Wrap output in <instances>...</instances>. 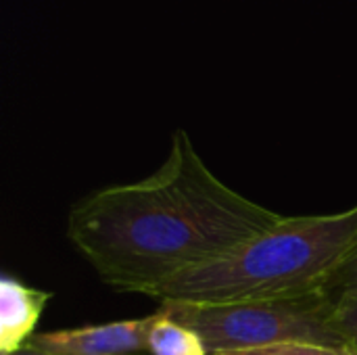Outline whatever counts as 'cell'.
Here are the masks:
<instances>
[{"mask_svg": "<svg viewBox=\"0 0 357 355\" xmlns=\"http://www.w3.org/2000/svg\"><path fill=\"white\" fill-rule=\"evenodd\" d=\"M280 213L220 180L176 130L155 174L96 188L71 205L67 241L117 293L153 295L199 264L266 232Z\"/></svg>", "mask_w": 357, "mask_h": 355, "instance_id": "cell-1", "label": "cell"}, {"mask_svg": "<svg viewBox=\"0 0 357 355\" xmlns=\"http://www.w3.org/2000/svg\"><path fill=\"white\" fill-rule=\"evenodd\" d=\"M357 239V205L322 216H291L222 257L180 272L151 297L180 303H255L328 293Z\"/></svg>", "mask_w": 357, "mask_h": 355, "instance_id": "cell-2", "label": "cell"}, {"mask_svg": "<svg viewBox=\"0 0 357 355\" xmlns=\"http://www.w3.org/2000/svg\"><path fill=\"white\" fill-rule=\"evenodd\" d=\"M159 312L197 331L209 355L257 349L289 341L347 352L345 339L333 324L335 299L328 293L301 299L228 305L161 301Z\"/></svg>", "mask_w": 357, "mask_h": 355, "instance_id": "cell-3", "label": "cell"}, {"mask_svg": "<svg viewBox=\"0 0 357 355\" xmlns=\"http://www.w3.org/2000/svg\"><path fill=\"white\" fill-rule=\"evenodd\" d=\"M153 314L107 324L36 333L27 349L48 355H149Z\"/></svg>", "mask_w": 357, "mask_h": 355, "instance_id": "cell-4", "label": "cell"}, {"mask_svg": "<svg viewBox=\"0 0 357 355\" xmlns=\"http://www.w3.org/2000/svg\"><path fill=\"white\" fill-rule=\"evenodd\" d=\"M50 299V291L27 287L10 274L0 278V355L17 354L29 343Z\"/></svg>", "mask_w": 357, "mask_h": 355, "instance_id": "cell-5", "label": "cell"}, {"mask_svg": "<svg viewBox=\"0 0 357 355\" xmlns=\"http://www.w3.org/2000/svg\"><path fill=\"white\" fill-rule=\"evenodd\" d=\"M149 355H209V349L197 331L157 310L149 331Z\"/></svg>", "mask_w": 357, "mask_h": 355, "instance_id": "cell-6", "label": "cell"}, {"mask_svg": "<svg viewBox=\"0 0 357 355\" xmlns=\"http://www.w3.org/2000/svg\"><path fill=\"white\" fill-rule=\"evenodd\" d=\"M335 328L341 333V337L347 343V352L357 355V297L356 295H343L335 299V316H333Z\"/></svg>", "mask_w": 357, "mask_h": 355, "instance_id": "cell-7", "label": "cell"}, {"mask_svg": "<svg viewBox=\"0 0 357 355\" xmlns=\"http://www.w3.org/2000/svg\"><path fill=\"white\" fill-rule=\"evenodd\" d=\"M220 355H351L343 349H333L324 345H314V343H299V341H289V343H276V345H266L257 349H243V352H230V354Z\"/></svg>", "mask_w": 357, "mask_h": 355, "instance_id": "cell-8", "label": "cell"}, {"mask_svg": "<svg viewBox=\"0 0 357 355\" xmlns=\"http://www.w3.org/2000/svg\"><path fill=\"white\" fill-rule=\"evenodd\" d=\"M328 295L333 299H339L343 295H356L357 297V239L347 251L345 259L337 268L331 285H328Z\"/></svg>", "mask_w": 357, "mask_h": 355, "instance_id": "cell-9", "label": "cell"}, {"mask_svg": "<svg viewBox=\"0 0 357 355\" xmlns=\"http://www.w3.org/2000/svg\"><path fill=\"white\" fill-rule=\"evenodd\" d=\"M10 355H48V354H40V352H33V349H27V347H23L21 352H17V354H10Z\"/></svg>", "mask_w": 357, "mask_h": 355, "instance_id": "cell-10", "label": "cell"}]
</instances>
